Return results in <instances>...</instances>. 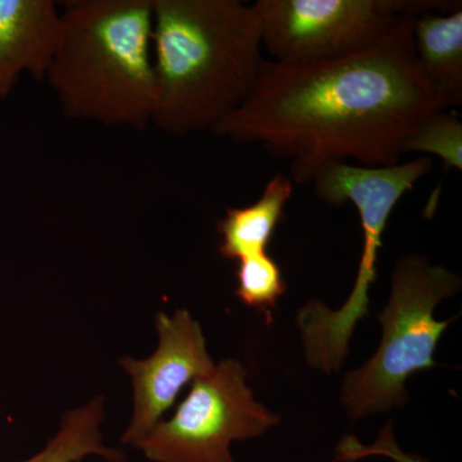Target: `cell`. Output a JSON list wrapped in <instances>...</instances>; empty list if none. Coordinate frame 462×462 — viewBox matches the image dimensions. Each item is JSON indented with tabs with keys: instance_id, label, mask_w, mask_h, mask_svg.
I'll list each match as a JSON object with an SVG mask.
<instances>
[{
	"instance_id": "obj_1",
	"label": "cell",
	"mask_w": 462,
	"mask_h": 462,
	"mask_svg": "<svg viewBox=\"0 0 462 462\" xmlns=\"http://www.w3.org/2000/svg\"><path fill=\"white\" fill-rule=\"evenodd\" d=\"M415 20L403 14L372 47L338 60H264L245 105L212 134L263 145L288 161L289 179L297 185L311 184L330 163L397 165L410 134L447 109L419 66Z\"/></svg>"
},
{
	"instance_id": "obj_2",
	"label": "cell",
	"mask_w": 462,
	"mask_h": 462,
	"mask_svg": "<svg viewBox=\"0 0 462 462\" xmlns=\"http://www.w3.org/2000/svg\"><path fill=\"white\" fill-rule=\"evenodd\" d=\"M152 3V124L173 138L212 133L256 87L264 58L254 9L240 0Z\"/></svg>"
},
{
	"instance_id": "obj_3",
	"label": "cell",
	"mask_w": 462,
	"mask_h": 462,
	"mask_svg": "<svg viewBox=\"0 0 462 462\" xmlns=\"http://www.w3.org/2000/svg\"><path fill=\"white\" fill-rule=\"evenodd\" d=\"M152 0H67L45 80L63 116L147 129L156 105Z\"/></svg>"
},
{
	"instance_id": "obj_4",
	"label": "cell",
	"mask_w": 462,
	"mask_h": 462,
	"mask_svg": "<svg viewBox=\"0 0 462 462\" xmlns=\"http://www.w3.org/2000/svg\"><path fill=\"white\" fill-rule=\"evenodd\" d=\"M461 287L460 275L421 254L394 263L388 305L378 315L382 342L370 360L343 379L340 401L352 420L406 404L407 380L437 366L438 343L457 319L437 320L434 310Z\"/></svg>"
},
{
	"instance_id": "obj_5",
	"label": "cell",
	"mask_w": 462,
	"mask_h": 462,
	"mask_svg": "<svg viewBox=\"0 0 462 462\" xmlns=\"http://www.w3.org/2000/svg\"><path fill=\"white\" fill-rule=\"evenodd\" d=\"M261 44L275 62H321L372 47L403 14H451L452 0H258Z\"/></svg>"
},
{
	"instance_id": "obj_6",
	"label": "cell",
	"mask_w": 462,
	"mask_h": 462,
	"mask_svg": "<svg viewBox=\"0 0 462 462\" xmlns=\"http://www.w3.org/2000/svg\"><path fill=\"white\" fill-rule=\"evenodd\" d=\"M247 376L236 358L221 361L190 385L172 416L134 447L153 462H236L234 442L263 436L281 422V416L256 401Z\"/></svg>"
},
{
	"instance_id": "obj_7",
	"label": "cell",
	"mask_w": 462,
	"mask_h": 462,
	"mask_svg": "<svg viewBox=\"0 0 462 462\" xmlns=\"http://www.w3.org/2000/svg\"><path fill=\"white\" fill-rule=\"evenodd\" d=\"M431 169L433 161L430 157L384 167L337 162L325 166L312 180L321 202L336 207L351 202L363 226V254L354 289L345 305L330 310L327 315L328 325L336 336L351 337L358 321L369 315L370 288L378 276L376 264L389 217L404 194L411 191Z\"/></svg>"
},
{
	"instance_id": "obj_8",
	"label": "cell",
	"mask_w": 462,
	"mask_h": 462,
	"mask_svg": "<svg viewBox=\"0 0 462 462\" xmlns=\"http://www.w3.org/2000/svg\"><path fill=\"white\" fill-rule=\"evenodd\" d=\"M156 351L143 360L124 356L120 365L132 378V420L121 440L135 446L165 419L182 389L214 372L216 364L207 349L199 322L188 310L156 315Z\"/></svg>"
},
{
	"instance_id": "obj_9",
	"label": "cell",
	"mask_w": 462,
	"mask_h": 462,
	"mask_svg": "<svg viewBox=\"0 0 462 462\" xmlns=\"http://www.w3.org/2000/svg\"><path fill=\"white\" fill-rule=\"evenodd\" d=\"M60 25L53 0H0V102L23 75L45 80Z\"/></svg>"
},
{
	"instance_id": "obj_10",
	"label": "cell",
	"mask_w": 462,
	"mask_h": 462,
	"mask_svg": "<svg viewBox=\"0 0 462 462\" xmlns=\"http://www.w3.org/2000/svg\"><path fill=\"white\" fill-rule=\"evenodd\" d=\"M413 48L428 83L449 107L462 105V8L452 14H420L412 32Z\"/></svg>"
},
{
	"instance_id": "obj_11",
	"label": "cell",
	"mask_w": 462,
	"mask_h": 462,
	"mask_svg": "<svg viewBox=\"0 0 462 462\" xmlns=\"http://www.w3.org/2000/svg\"><path fill=\"white\" fill-rule=\"evenodd\" d=\"M293 181L276 173L264 187L263 196L245 207H229L217 223L221 242L218 252L231 261L267 254L285 207L293 196Z\"/></svg>"
},
{
	"instance_id": "obj_12",
	"label": "cell",
	"mask_w": 462,
	"mask_h": 462,
	"mask_svg": "<svg viewBox=\"0 0 462 462\" xmlns=\"http://www.w3.org/2000/svg\"><path fill=\"white\" fill-rule=\"evenodd\" d=\"M105 419V401L94 397L89 403L71 410L63 416L56 436L38 454L16 462H80L90 456H98L108 462H124L120 449L103 442L100 431Z\"/></svg>"
},
{
	"instance_id": "obj_13",
	"label": "cell",
	"mask_w": 462,
	"mask_h": 462,
	"mask_svg": "<svg viewBox=\"0 0 462 462\" xmlns=\"http://www.w3.org/2000/svg\"><path fill=\"white\" fill-rule=\"evenodd\" d=\"M403 154H433L445 163L446 170H462V123L447 109L428 116L403 143Z\"/></svg>"
},
{
	"instance_id": "obj_14",
	"label": "cell",
	"mask_w": 462,
	"mask_h": 462,
	"mask_svg": "<svg viewBox=\"0 0 462 462\" xmlns=\"http://www.w3.org/2000/svg\"><path fill=\"white\" fill-rule=\"evenodd\" d=\"M285 291L281 266L269 254L238 261L236 294L245 306L270 312Z\"/></svg>"
},
{
	"instance_id": "obj_15",
	"label": "cell",
	"mask_w": 462,
	"mask_h": 462,
	"mask_svg": "<svg viewBox=\"0 0 462 462\" xmlns=\"http://www.w3.org/2000/svg\"><path fill=\"white\" fill-rule=\"evenodd\" d=\"M380 456L391 458L394 462H430L421 456L404 452L397 443L393 424L388 421L383 427L375 442L363 445L357 437L346 436L340 439L334 449V462H357L364 458Z\"/></svg>"
}]
</instances>
